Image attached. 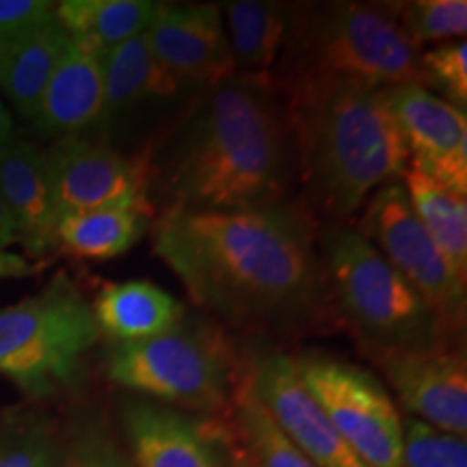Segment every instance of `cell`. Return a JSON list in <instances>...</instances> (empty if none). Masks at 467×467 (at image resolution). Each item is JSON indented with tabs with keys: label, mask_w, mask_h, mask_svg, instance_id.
<instances>
[{
	"label": "cell",
	"mask_w": 467,
	"mask_h": 467,
	"mask_svg": "<svg viewBox=\"0 0 467 467\" xmlns=\"http://www.w3.org/2000/svg\"><path fill=\"white\" fill-rule=\"evenodd\" d=\"M151 247L197 307L254 334H306L334 318L309 219L290 203L165 208Z\"/></svg>",
	"instance_id": "obj_1"
},
{
	"label": "cell",
	"mask_w": 467,
	"mask_h": 467,
	"mask_svg": "<svg viewBox=\"0 0 467 467\" xmlns=\"http://www.w3.org/2000/svg\"><path fill=\"white\" fill-rule=\"evenodd\" d=\"M295 182L290 117L268 74H236L203 98L167 169V208L285 203Z\"/></svg>",
	"instance_id": "obj_2"
},
{
	"label": "cell",
	"mask_w": 467,
	"mask_h": 467,
	"mask_svg": "<svg viewBox=\"0 0 467 467\" xmlns=\"http://www.w3.org/2000/svg\"><path fill=\"white\" fill-rule=\"evenodd\" d=\"M284 104L295 175L331 223H344L372 192L402 180L409 151L385 89H336Z\"/></svg>",
	"instance_id": "obj_3"
},
{
	"label": "cell",
	"mask_w": 467,
	"mask_h": 467,
	"mask_svg": "<svg viewBox=\"0 0 467 467\" xmlns=\"http://www.w3.org/2000/svg\"><path fill=\"white\" fill-rule=\"evenodd\" d=\"M420 57L389 3L299 5L268 78L284 102L336 89L426 87Z\"/></svg>",
	"instance_id": "obj_4"
},
{
	"label": "cell",
	"mask_w": 467,
	"mask_h": 467,
	"mask_svg": "<svg viewBox=\"0 0 467 467\" xmlns=\"http://www.w3.org/2000/svg\"><path fill=\"white\" fill-rule=\"evenodd\" d=\"M317 243L334 318L368 355L452 344L440 314L353 225L329 223Z\"/></svg>",
	"instance_id": "obj_5"
},
{
	"label": "cell",
	"mask_w": 467,
	"mask_h": 467,
	"mask_svg": "<svg viewBox=\"0 0 467 467\" xmlns=\"http://www.w3.org/2000/svg\"><path fill=\"white\" fill-rule=\"evenodd\" d=\"M98 340L91 303L58 273L42 292L0 309V375L44 399L76 383Z\"/></svg>",
	"instance_id": "obj_6"
},
{
	"label": "cell",
	"mask_w": 467,
	"mask_h": 467,
	"mask_svg": "<svg viewBox=\"0 0 467 467\" xmlns=\"http://www.w3.org/2000/svg\"><path fill=\"white\" fill-rule=\"evenodd\" d=\"M236 359L219 329L180 323L167 334L113 344L104 361L110 383L173 409L219 413L232 405Z\"/></svg>",
	"instance_id": "obj_7"
},
{
	"label": "cell",
	"mask_w": 467,
	"mask_h": 467,
	"mask_svg": "<svg viewBox=\"0 0 467 467\" xmlns=\"http://www.w3.org/2000/svg\"><path fill=\"white\" fill-rule=\"evenodd\" d=\"M292 359L307 392L361 463L400 467L402 418L372 372L318 350Z\"/></svg>",
	"instance_id": "obj_8"
},
{
	"label": "cell",
	"mask_w": 467,
	"mask_h": 467,
	"mask_svg": "<svg viewBox=\"0 0 467 467\" xmlns=\"http://www.w3.org/2000/svg\"><path fill=\"white\" fill-rule=\"evenodd\" d=\"M355 230L420 292L454 337L463 331L467 282L452 271L418 221L402 180L372 192Z\"/></svg>",
	"instance_id": "obj_9"
},
{
	"label": "cell",
	"mask_w": 467,
	"mask_h": 467,
	"mask_svg": "<svg viewBox=\"0 0 467 467\" xmlns=\"http://www.w3.org/2000/svg\"><path fill=\"white\" fill-rule=\"evenodd\" d=\"M44 154L55 227L69 214L107 208L141 210L154 217L148 195L150 161L145 156L121 154L83 137L58 139Z\"/></svg>",
	"instance_id": "obj_10"
},
{
	"label": "cell",
	"mask_w": 467,
	"mask_h": 467,
	"mask_svg": "<svg viewBox=\"0 0 467 467\" xmlns=\"http://www.w3.org/2000/svg\"><path fill=\"white\" fill-rule=\"evenodd\" d=\"M241 375L277 429L314 465L366 467L307 392L292 355L285 350L265 348L254 353V358L243 366Z\"/></svg>",
	"instance_id": "obj_11"
},
{
	"label": "cell",
	"mask_w": 467,
	"mask_h": 467,
	"mask_svg": "<svg viewBox=\"0 0 467 467\" xmlns=\"http://www.w3.org/2000/svg\"><path fill=\"white\" fill-rule=\"evenodd\" d=\"M370 359L394 389L400 407L441 433L467 435V366L452 344L420 350H389Z\"/></svg>",
	"instance_id": "obj_12"
},
{
	"label": "cell",
	"mask_w": 467,
	"mask_h": 467,
	"mask_svg": "<svg viewBox=\"0 0 467 467\" xmlns=\"http://www.w3.org/2000/svg\"><path fill=\"white\" fill-rule=\"evenodd\" d=\"M145 39L156 61L182 87L213 89L238 74L221 5L161 3Z\"/></svg>",
	"instance_id": "obj_13"
},
{
	"label": "cell",
	"mask_w": 467,
	"mask_h": 467,
	"mask_svg": "<svg viewBox=\"0 0 467 467\" xmlns=\"http://www.w3.org/2000/svg\"><path fill=\"white\" fill-rule=\"evenodd\" d=\"M409 165L467 197V115L422 85L385 89Z\"/></svg>",
	"instance_id": "obj_14"
},
{
	"label": "cell",
	"mask_w": 467,
	"mask_h": 467,
	"mask_svg": "<svg viewBox=\"0 0 467 467\" xmlns=\"http://www.w3.org/2000/svg\"><path fill=\"white\" fill-rule=\"evenodd\" d=\"M121 429L134 467H227L219 431L162 402L126 399Z\"/></svg>",
	"instance_id": "obj_15"
},
{
	"label": "cell",
	"mask_w": 467,
	"mask_h": 467,
	"mask_svg": "<svg viewBox=\"0 0 467 467\" xmlns=\"http://www.w3.org/2000/svg\"><path fill=\"white\" fill-rule=\"evenodd\" d=\"M104 113L102 50L69 37L61 61L46 85L33 124L48 137H80L100 124Z\"/></svg>",
	"instance_id": "obj_16"
},
{
	"label": "cell",
	"mask_w": 467,
	"mask_h": 467,
	"mask_svg": "<svg viewBox=\"0 0 467 467\" xmlns=\"http://www.w3.org/2000/svg\"><path fill=\"white\" fill-rule=\"evenodd\" d=\"M0 197L16 223L17 243L31 258L55 247V210L46 154L28 141L0 148Z\"/></svg>",
	"instance_id": "obj_17"
},
{
	"label": "cell",
	"mask_w": 467,
	"mask_h": 467,
	"mask_svg": "<svg viewBox=\"0 0 467 467\" xmlns=\"http://www.w3.org/2000/svg\"><path fill=\"white\" fill-rule=\"evenodd\" d=\"M69 44L57 16L0 39V91L17 113L33 121L44 89Z\"/></svg>",
	"instance_id": "obj_18"
},
{
	"label": "cell",
	"mask_w": 467,
	"mask_h": 467,
	"mask_svg": "<svg viewBox=\"0 0 467 467\" xmlns=\"http://www.w3.org/2000/svg\"><path fill=\"white\" fill-rule=\"evenodd\" d=\"M91 309L100 336H109L113 344L167 334L186 317L182 301L145 279L107 284L93 299Z\"/></svg>",
	"instance_id": "obj_19"
},
{
	"label": "cell",
	"mask_w": 467,
	"mask_h": 467,
	"mask_svg": "<svg viewBox=\"0 0 467 467\" xmlns=\"http://www.w3.org/2000/svg\"><path fill=\"white\" fill-rule=\"evenodd\" d=\"M104 113L102 121L128 117L145 104L165 102L184 89L151 55L143 35L102 50Z\"/></svg>",
	"instance_id": "obj_20"
},
{
	"label": "cell",
	"mask_w": 467,
	"mask_h": 467,
	"mask_svg": "<svg viewBox=\"0 0 467 467\" xmlns=\"http://www.w3.org/2000/svg\"><path fill=\"white\" fill-rule=\"evenodd\" d=\"M238 74L265 76L275 67L290 37L295 9L268 0H232L221 5Z\"/></svg>",
	"instance_id": "obj_21"
},
{
	"label": "cell",
	"mask_w": 467,
	"mask_h": 467,
	"mask_svg": "<svg viewBox=\"0 0 467 467\" xmlns=\"http://www.w3.org/2000/svg\"><path fill=\"white\" fill-rule=\"evenodd\" d=\"M150 230L151 214L141 210H89L57 221L55 247L78 260L104 262L126 255Z\"/></svg>",
	"instance_id": "obj_22"
},
{
	"label": "cell",
	"mask_w": 467,
	"mask_h": 467,
	"mask_svg": "<svg viewBox=\"0 0 467 467\" xmlns=\"http://www.w3.org/2000/svg\"><path fill=\"white\" fill-rule=\"evenodd\" d=\"M413 213L452 271L467 282V197L409 165L402 173Z\"/></svg>",
	"instance_id": "obj_23"
},
{
	"label": "cell",
	"mask_w": 467,
	"mask_h": 467,
	"mask_svg": "<svg viewBox=\"0 0 467 467\" xmlns=\"http://www.w3.org/2000/svg\"><path fill=\"white\" fill-rule=\"evenodd\" d=\"M159 7L154 0H63L55 16L69 37L107 50L148 31Z\"/></svg>",
	"instance_id": "obj_24"
},
{
	"label": "cell",
	"mask_w": 467,
	"mask_h": 467,
	"mask_svg": "<svg viewBox=\"0 0 467 467\" xmlns=\"http://www.w3.org/2000/svg\"><path fill=\"white\" fill-rule=\"evenodd\" d=\"M236 424L244 441V451L258 467H318L303 454L295 443H290L277 429L265 407L251 394L243 375L238 377L232 396Z\"/></svg>",
	"instance_id": "obj_25"
},
{
	"label": "cell",
	"mask_w": 467,
	"mask_h": 467,
	"mask_svg": "<svg viewBox=\"0 0 467 467\" xmlns=\"http://www.w3.org/2000/svg\"><path fill=\"white\" fill-rule=\"evenodd\" d=\"M392 5L400 26L413 44H446L465 39L467 3L465 0H411Z\"/></svg>",
	"instance_id": "obj_26"
},
{
	"label": "cell",
	"mask_w": 467,
	"mask_h": 467,
	"mask_svg": "<svg viewBox=\"0 0 467 467\" xmlns=\"http://www.w3.org/2000/svg\"><path fill=\"white\" fill-rule=\"evenodd\" d=\"M400 467H467V440L407 416L402 420Z\"/></svg>",
	"instance_id": "obj_27"
},
{
	"label": "cell",
	"mask_w": 467,
	"mask_h": 467,
	"mask_svg": "<svg viewBox=\"0 0 467 467\" xmlns=\"http://www.w3.org/2000/svg\"><path fill=\"white\" fill-rule=\"evenodd\" d=\"M422 72L426 89L441 93L446 102L465 110L467 107V44L465 39L437 44L422 50Z\"/></svg>",
	"instance_id": "obj_28"
},
{
	"label": "cell",
	"mask_w": 467,
	"mask_h": 467,
	"mask_svg": "<svg viewBox=\"0 0 467 467\" xmlns=\"http://www.w3.org/2000/svg\"><path fill=\"white\" fill-rule=\"evenodd\" d=\"M0 467H63L55 441L42 426L0 431Z\"/></svg>",
	"instance_id": "obj_29"
},
{
	"label": "cell",
	"mask_w": 467,
	"mask_h": 467,
	"mask_svg": "<svg viewBox=\"0 0 467 467\" xmlns=\"http://www.w3.org/2000/svg\"><path fill=\"white\" fill-rule=\"evenodd\" d=\"M69 467H134V463L107 431L93 426L76 440Z\"/></svg>",
	"instance_id": "obj_30"
},
{
	"label": "cell",
	"mask_w": 467,
	"mask_h": 467,
	"mask_svg": "<svg viewBox=\"0 0 467 467\" xmlns=\"http://www.w3.org/2000/svg\"><path fill=\"white\" fill-rule=\"evenodd\" d=\"M50 0H0V39L55 17Z\"/></svg>",
	"instance_id": "obj_31"
},
{
	"label": "cell",
	"mask_w": 467,
	"mask_h": 467,
	"mask_svg": "<svg viewBox=\"0 0 467 467\" xmlns=\"http://www.w3.org/2000/svg\"><path fill=\"white\" fill-rule=\"evenodd\" d=\"M39 265L14 251L0 249V279H25L37 275Z\"/></svg>",
	"instance_id": "obj_32"
},
{
	"label": "cell",
	"mask_w": 467,
	"mask_h": 467,
	"mask_svg": "<svg viewBox=\"0 0 467 467\" xmlns=\"http://www.w3.org/2000/svg\"><path fill=\"white\" fill-rule=\"evenodd\" d=\"M17 243V232L16 223L11 219V213L5 203L3 197H0V249H9L11 244Z\"/></svg>",
	"instance_id": "obj_33"
},
{
	"label": "cell",
	"mask_w": 467,
	"mask_h": 467,
	"mask_svg": "<svg viewBox=\"0 0 467 467\" xmlns=\"http://www.w3.org/2000/svg\"><path fill=\"white\" fill-rule=\"evenodd\" d=\"M14 141V117H11L9 109L0 100V148Z\"/></svg>",
	"instance_id": "obj_34"
},
{
	"label": "cell",
	"mask_w": 467,
	"mask_h": 467,
	"mask_svg": "<svg viewBox=\"0 0 467 467\" xmlns=\"http://www.w3.org/2000/svg\"><path fill=\"white\" fill-rule=\"evenodd\" d=\"M227 467H258V465L254 463V459H251L249 452L243 448V451H236L232 454V461L227 463Z\"/></svg>",
	"instance_id": "obj_35"
}]
</instances>
